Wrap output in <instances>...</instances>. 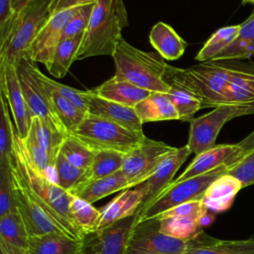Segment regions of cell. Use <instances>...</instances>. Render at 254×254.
I'll return each mask as SVG.
<instances>
[{"label":"cell","mask_w":254,"mask_h":254,"mask_svg":"<svg viewBox=\"0 0 254 254\" xmlns=\"http://www.w3.org/2000/svg\"><path fill=\"white\" fill-rule=\"evenodd\" d=\"M33 0H11L12 8H13L15 14H18L20 11H22Z\"/></svg>","instance_id":"obj_49"},{"label":"cell","mask_w":254,"mask_h":254,"mask_svg":"<svg viewBox=\"0 0 254 254\" xmlns=\"http://www.w3.org/2000/svg\"><path fill=\"white\" fill-rule=\"evenodd\" d=\"M15 17L11 0H0V45L7 38Z\"/></svg>","instance_id":"obj_44"},{"label":"cell","mask_w":254,"mask_h":254,"mask_svg":"<svg viewBox=\"0 0 254 254\" xmlns=\"http://www.w3.org/2000/svg\"><path fill=\"white\" fill-rule=\"evenodd\" d=\"M51 1L33 0L16 14L7 38L0 45V66L17 65L22 58H28L33 42L51 17Z\"/></svg>","instance_id":"obj_5"},{"label":"cell","mask_w":254,"mask_h":254,"mask_svg":"<svg viewBox=\"0 0 254 254\" xmlns=\"http://www.w3.org/2000/svg\"><path fill=\"white\" fill-rule=\"evenodd\" d=\"M77 9L78 7H74L51 15L29 50L28 58L33 63H42L45 65L49 64L57 46L62 41L66 24Z\"/></svg>","instance_id":"obj_15"},{"label":"cell","mask_w":254,"mask_h":254,"mask_svg":"<svg viewBox=\"0 0 254 254\" xmlns=\"http://www.w3.org/2000/svg\"><path fill=\"white\" fill-rule=\"evenodd\" d=\"M167 95L178 111L179 120L190 122L193 119V115L201 109L200 101L181 87L171 85Z\"/></svg>","instance_id":"obj_40"},{"label":"cell","mask_w":254,"mask_h":254,"mask_svg":"<svg viewBox=\"0 0 254 254\" xmlns=\"http://www.w3.org/2000/svg\"><path fill=\"white\" fill-rule=\"evenodd\" d=\"M44 88L47 92L48 98L59 121L64 128L67 135H72L77 127L80 125V123L83 121L87 113L78 109L73 103H71L69 100L60 95L59 93L52 91L46 87Z\"/></svg>","instance_id":"obj_30"},{"label":"cell","mask_w":254,"mask_h":254,"mask_svg":"<svg viewBox=\"0 0 254 254\" xmlns=\"http://www.w3.org/2000/svg\"><path fill=\"white\" fill-rule=\"evenodd\" d=\"M149 41L158 54L167 61L181 58L188 47V43L168 24L158 22L149 34Z\"/></svg>","instance_id":"obj_24"},{"label":"cell","mask_w":254,"mask_h":254,"mask_svg":"<svg viewBox=\"0 0 254 254\" xmlns=\"http://www.w3.org/2000/svg\"><path fill=\"white\" fill-rule=\"evenodd\" d=\"M0 254H29L26 249L16 247L0 238Z\"/></svg>","instance_id":"obj_46"},{"label":"cell","mask_w":254,"mask_h":254,"mask_svg":"<svg viewBox=\"0 0 254 254\" xmlns=\"http://www.w3.org/2000/svg\"><path fill=\"white\" fill-rule=\"evenodd\" d=\"M112 58L114 75L151 92L167 93L171 88L165 79L169 64L159 54L139 50L122 38Z\"/></svg>","instance_id":"obj_4"},{"label":"cell","mask_w":254,"mask_h":254,"mask_svg":"<svg viewBox=\"0 0 254 254\" xmlns=\"http://www.w3.org/2000/svg\"><path fill=\"white\" fill-rule=\"evenodd\" d=\"M92 90L96 95L102 98L131 107H135L137 103L152 93L116 75H113Z\"/></svg>","instance_id":"obj_22"},{"label":"cell","mask_w":254,"mask_h":254,"mask_svg":"<svg viewBox=\"0 0 254 254\" xmlns=\"http://www.w3.org/2000/svg\"><path fill=\"white\" fill-rule=\"evenodd\" d=\"M128 189H130L128 181L120 170L112 175L100 179L89 180L78 186L70 192V194L89 203H93L113 192Z\"/></svg>","instance_id":"obj_23"},{"label":"cell","mask_w":254,"mask_h":254,"mask_svg":"<svg viewBox=\"0 0 254 254\" xmlns=\"http://www.w3.org/2000/svg\"><path fill=\"white\" fill-rule=\"evenodd\" d=\"M139 217L140 212H137L84 234L80 239V254H126L130 235Z\"/></svg>","instance_id":"obj_11"},{"label":"cell","mask_w":254,"mask_h":254,"mask_svg":"<svg viewBox=\"0 0 254 254\" xmlns=\"http://www.w3.org/2000/svg\"><path fill=\"white\" fill-rule=\"evenodd\" d=\"M206 236L202 231L191 239H178L160 231L158 218L139 220L130 235L126 254H182L200 245Z\"/></svg>","instance_id":"obj_7"},{"label":"cell","mask_w":254,"mask_h":254,"mask_svg":"<svg viewBox=\"0 0 254 254\" xmlns=\"http://www.w3.org/2000/svg\"><path fill=\"white\" fill-rule=\"evenodd\" d=\"M246 115H254V106L220 105L204 115L193 118L190 122L188 147L195 156L213 148L224 124Z\"/></svg>","instance_id":"obj_9"},{"label":"cell","mask_w":254,"mask_h":254,"mask_svg":"<svg viewBox=\"0 0 254 254\" xmlns=\"http://www.w3.org/2000/svg\"><path fill=\"white\" fill-rule=\"evenodd\" d=\"M0 238L16 247L28 249L30 236L18 211L0 216Z\"/></svg>","instance_id":"obj_36"},{"label":"cell","mask_w":254,"mask_h":254,"mask_svg":"<svg viewBox=\"0 0 254 254\" xmlns=\"http://www.w3.org/2000/svg\"><path fill=\"white\" fill-rule=\"evenodd\" d=\"M87 113L108 119L134 131H143V122L134 107L102 98L92 89H89L87 97Z\"/></svg>","instance_id":"obj_19"},{"label":"cell","mask_w":254,"mask_h":254,"mask_svg":"<svg viewBox=\"0 0 254 254\" xmlns=\"http://www.w3.org/2000/svg\"><path fill=\"white\" fill-rule=\"evenodd\" d=\"M240 24L219 28L204 43L202 48L195 56V60L199 63L212 61L219 53L229 46L238 36Z\"/></svg>","instance_id":"obj_34"},{"label":"cell","mask_w":254,"mask_h":254,"mask_svg":"<svg viewBox=\"0 0 254 254\" xmlns=\"http://www.w3.org/2000/svg\"><path fill=\"white\" fill-rule=\"evenodd\" d=\"M11 175L15 205L29 236L34 237L48 233H62L74 238L64 226L47 213L35 198L23 179L12 169Z\"/></svg>","instance_id":"obj_10"},{"label":"cell","mask_w":254,"mask_h":254,"mask_svg":"<svg viewBox=\"0 0 254 254\" xmlns=\"http://www.w3.org/2000/svg\"><path fill=\"white\" fill-rule=\"evenodd\" d=\"M124 158L125 154L117 151H95L91 166L88 169L89 180L100 179L120 171L123 166Z\"/></svg>","instance_id":"obj_38"},{"label":"cell","mask_w":254,"mask_h":254,"mask_svg":"<svg viewBox=\"0 0 254 254\" xmlns=\"http://www.w3.org/2000/svg\"><path fill=\"white\" fill-rule=\"evenodd\" d=\"M80 239L62 233H48L29 238V254H80Z\"/></svg>","instance_id":"obj_25"},{"label":"cell","mask_w":254,"mask_h":254,"mask_svg":"<svg viewBox=\"0 0 254 254\" xmlns=\"http://www.w3.org/2000/svg\"><path fill=\"white\" fill-rule=\"evenodd\" d=\"M159 219V229L162 233L174 238L188 240L198 235L203 229L199 219L191 216H163Z\"/></svg>","instance_id":"obj_33"},{"label":"cell","mask_w":254,"mask_h":254,"mask_svg":"<svg viewBox=\"0 0 254 254\" xmlns=\"http://www.w3.org/2000/svg\"><path fill=\"white\" fill-rule=\"evenodd\" d=\"M214 219H215V213L212 212V211L207 210V211L202 215V217L200 218V220H199V225H200V227L203 229L204 227H207V226H209L210 224H212V222L214 221Z\"/></svg>","instance_id":"obj_48"},{"label":"cell","mask_w":254,"mask_h":254,"mask_svg":"<svg viewBox=\"0 0 254 254\" xmlns=\"http://www.w3.org/2000/svg\"><path fill=\"white\" fill-rule=\"evenodd\" d=\"M17 212L10 165H0V216Z\"/></svg>","instance_id":"obj_41"},{"label":"cell","mask_w":254,"mask_h":254,"mask_svg":"<svg viewBox=\"0 0 254 254\" xmlns=\"http://www.w3.org/2000/svg\"><path fill=\"white\" fill-rule=\"evenodd\" d=\"M83 35L73 38L63 39L57 46L49 64L46 65L51 75L56 78H63L66 75L70 65L76 61V55L79 50Z\"/></svg>","instance_id":"obj_28"},{"label":"cell","mask_w":254,"mask_h":254,"mask_svg":"<svg viewBox=\"0 0 254 254\" xmlns=\"http://www.w3.org/2000/svg\"><path fill=\"white\" fill-rule=\"evenodd\" d=\"M228 174L237 178L243 185V188L254 185V149L243 157L237 164L227 171Z\"/></svg>","instance_id":"obj_43"},{"label":"cell","mask_w":254,"mask_h":254,"mask_svg":"<svg viewBox=\"0 0 254 254\" xmlns=\"http://www.w3.org/2000/svg\"><path fill=\"white\" fill-rule=\"evenodd\" d=\"M30 130L33 132L40 145L47 152L51 160L56 163L62 144L67 136L58 128L36 116L32 118Z\"/></svg>","instance_id":"obj_32"},{"label":"cell","mask_w":254,"mask_h":254,"mask_svg":"<svg viewBox=\"0 0 254 254\" xmlns=\"http://www.w3.org/2000/svg\"><path fill=\"white\" fill-rule=\"evenodd\" d=\"M231 67L232 60L209 61L187 68L169 65L165 79L170 85L181 87L195 96L201 108H215L225 105Z\"/></svg>","instance_id":"obj_2"},{"label":"cell","mask_w":254,"mask_h":254,"mask_svg":"<svg viewBox=\"0 0 254 254\" xmlns=\"http://www.w3.org/2000/svg\"><path fill=\"white\" fill-rule=\"evenodd\" d=\"M242 5H246V4H254V0H241Z\"/></svg>","instance_id":"obj_50"},{"label":"cell","mask_w":254,"mask_h":254,"mask_svg":"<svg viewBox=\"0 0 254 254\" xmlns=\"http://www.w3.org/2000/svg\"><path fill=\"white\" fill-rule=\"evenodd\" d=\"M245 155L246 152L238 143L215 145L213 148L196 155L183 174L173 182H182L221 167L231 168Z\"/></svg>","instance_id":"obj_17"},{"label":"cell","mask_w":254,"mask_h":254,"mask_svg":"<svg viewBox=\"0 0 254 254\" xmlns=\"http://www.w3.org/2000/svg\"><path fill=\"white\" fill-rule=\"evenodd\" d=\"M174 149L175 147L164 142L146 137L138 147L125 154L121 171L130 189L144 183L160 162Z\"/></svg>","instance_id":"obj_12"},{"label":"cell","mask_w":254,"mask_h":254,"mask_svg":"<svg viewBox=\"0 0 254 254\" xmlns=\"http://www.w3.org/2000/svg\"><path fill=\"white\" fill-rule=\"evenodd\" d=\"M225 105L254 106V62L232 60Z\"/></svg>","instance_id":"obj_18"},{"label":"cell","mask_w":254,"mask_h":254,"mask_svg":"<svg viewBox=\"0 0 254 254\" xmlns=\"http://www.w3.org/2000/svg\"><path fill=\"white\" fill-rule=\"evenodd\" d=\"M144 191L140 185L122 190L117 196L99 209L100 219L97 229L140 212V207L144 202Z\"/></svg>","instance_id":"obj_20"},{"label":"cell","mask_w":254,"mask_h":254,"mask_svg":"<svg viewBox=\"0 0 254 254\" xmlns=\"http://www.w3.org/2000/svg\"><path fill=\"white\" fill-rule=\"evenodd\" d=\"M238 144L242 147V149L248 153L254 149V131H252L248 136L242 139Z\"/></svg>","instance_id":"obj_47"},{"label":"cell","mask_w":254,"mask_h":254,"mask_svg":"<svg viewBox=\"0 0 254 254\" xmlns=\"http://www.w3.org/2000/svg\"><path fill=\"white\" fill-rule=\"evenodd\" d=\"M10 167L25 182L35 198L47 213L64 226L74 238L80 239L79 231L71 223L68 213L72 194L58 186L55 180L41 173L31 161L23 138L15 133Z\"/></svg>","instance_id":"obj_1"},{"label":"cell","mask_w":254,"mask_h":254,"mask_svg":"<svg viewBox=\"0 0 254 254\" xmlns=\"http://www.w3.org/2000/svg\"><path fill=\"white\" fill-rule=\"evenodd\" d=\"M128 25L123 0H97L76 55V61L95 56H113L122 30Z\"/></svg>","instance_id":"obj_3"},{"label":"cell","mask_w":254,"mask_h":254,"mask_svg":"<svg viewBox=\"0 0 254 254\" xmlns=\"http://www.w3.org/2000/svg\"><path fill=\"white\" fill-rule=\"evenodd\" d=\"M68 213L71 223L79 231L81 237L97 229L100 210L95 208L92 203L73 195L69 204Z\"/></svg>","instance_id":"obj_31"},{"label":"cell","mask_w":254,"mask_h":254,"mask_svg":"<svg viewBox=\"0 0 254 254\" xmlns=\"http://www.w3.org/2000/svg\"><path fill=\"white\" fill-rule=\"evenodd\" d=\"M0 91L8 102L17 133L25 138L30 131L33 115L22 91L17 65L0 66Z\"/></svg>","instance_id":"obj_14"},{"label":"cell","mask_w":254,"mask_h":254,"mask_svg":"<svg viewBox=\"0 0 254 254\" xmlns=\"http://www.w3.org/2000/svg\"><path fill=\"white\" fill-rule=\"evenodd\" d=\"M94 3H89L78 7L76 13L66 24L63 32L62 40L66 38H73L75 36L84 34L91 16Z\"/></svg>","instance_id":"obj_42"},{"label":"cell","mask_w":254,"mask_h":254,"mask_svg":"<svg viewBox=\"0 0 254 254\" xmlns=\"http://www.w3.org/2000/svg\"><path fill=\"white\" fill-rule=\"evenodd\" d=\"M243 189L242 183L234 176L226 173L217 178L205 190L201 201L204 206L215 214L228 210L235 196Z\"/></svg>","instance_id":"obj_21"},{"label":"cell","mask_w":254,"mask_h":254,"mask_svg":"<svg viewBox=\"0 0 254 254\" xmlns=\"http://www.w3.org/2000/svg\"><path fill=\"white\" fill-rule=\"evenodd\" d=\"M182 254H254V238L222 240L207 235L200 245Z\"/></svg>","instance_id":"obj_29"},{"label":"cell","mask_w":254,"mask_h":254,"mask_svg":"<svg viewBox=\"0 0 254 254\" xmlns=\"http://www.w3.org/2000/svg\"><path fill=\"white\" fill-rule=\"evenodd\" d=\"M55 173L58 186L69 193L89 180L88 170L74 166L61 153H59L55 163Z\"/></svg>","instance_id":"obj_35"},{"label":"cell","mask_w":254,"mask_h":254,"mask_svg":"<svg viewBox=\"0 0 254 254\" xmlns=\"http://www.w3.org/2000/svg\"><path fill=\"white\" fill-rule=\"evenodd\" d=\"M97 0H52L50 5V13L53 15L63 10L79 7L89 3H94Z\"/></svg>","instance_id":"obj_45"},{"label":"cell","mask_w":254,"mask_h":254,"mask_svg":"<svg viewBox=\"0 0 254 254\" xmlns=\"http://www.w3.org/2000/svg\"><path fill=\"white\" fill-rule=\"evenodd\" d=\"M191 151L188 145L171 151L156 167L150 177L140 186L144 191L145 199L140 211L154 201L172 183L175 174L190 155Z\"/></svg>","instance_id":"obj_16"},{"label":"cell","mask_w":254,"mask_h":254,"mask_svg":"<svg viewBox=\"0 0 254 254\" xmlns=\"http://www.w3.org/2000/svg\"><path fill=\"white\" fill-rule=\"evenodd\" d=\"M134 108L143 124L179 119L177 109L167 93L164 92H152L148 97L137 103Z\"/></svg>","instance_id":"obj_26"},{"label":"cell","mask_w":254,"mask_h":254,"mask_svg":"<svg viewBox=\"0 0 254 254\" xmlns=\"http://www.w3.org/2000/svg\"><path fill=\"white\" fill-rule=\"evenodd\" d=\"M32 70L38 81L46 88L59 93L71 103H73L78 109L87 113V97L89 90H79L68 85L60 83L47 75H45L34 64H32Z\"/></svg>","instance_id":"obj_37"},{"label":"cell","mask_w":254,"mask_h":254,"mask_svg":"<svg viewBox=\"0 0 254 254\" xmlns=\"http://www.w3.org/2000/svg\"><path fill=\"white\" fill-rule=\"evenodd\" d=\"M93 151L111 150L127 154L147 137L143 131H134L108 119L87 113L72 134Z\"/></svg>","instance_id":"obj_6"},{"label":"cell","mask_w":254,"mask_h":254,"mask_svg":"<svg viewBox=\"0 0 254 254\" xmlns=\"http://www.w3.org/2000/svg\"><path fill=\"white\" fill-rule=\"evenodd\" d=\"M228 169L221 167L182 182H173L154 201L140 211L139 220L155 218L164 211L187 201L201 200L206 189L217 178L226 174Z\"/></svg>","instance_id":"obj_8"},{"label":"cell","mask_w":254,"mask_h":254,"mask_svg":"<svg viewBox=\"0 0 254 254\" xmlns=\"http://www.w3.org/2000/svg\"><path fill=\"white\" fill-rule=\"evenodd\" d=\"M254 58V13L240 24L237 38L212 61L250 60Z\"/></svg>","instance_id":"obj_27"},{"label":"cell","mask_w":254,"mask_h":254,"mask_svg":"<svg viewBox=\"0 0 254 254\" xmlns=\"http://www.w3.org/2000/svg\"><path fill=\"white\" fill-rule=\"evenodd\" d=\"M60 153L74 166L88 170L91 166L95 151L90 149L75 136L69 135L65 137L63 142Z\"/></svg>","instance_id":"obj_39"},{"label":"cell","mask_w":254,"mask_h":254,"mask_svg":"<svg viewBox=\"0 0 254 254\" xmlns=\"http://www.w3.org/2000/svg\"><path fill=\"white\" fill-rule=\"evenodd\" d=\"M32 64L33 62L29 58H22L17 64V71L23 94L33 117L41 118L69 136L56 116L45 88L34 75Z\"/></svg>","instance_id":"obj_13"}]
</instances>
